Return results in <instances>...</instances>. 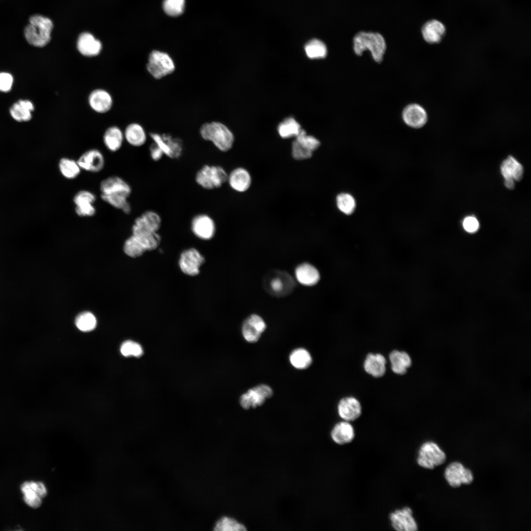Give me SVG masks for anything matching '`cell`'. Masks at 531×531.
Masks as SVG:
<instances>
[{
    "label": "cell",
    "instance_id": "obj_16",
    "mask_svg": "<svg viewBox=\"0 0 531 531\" xmlns=\"http://www.w3.org/2000/svg\"><path fill=\"white\" fill-rule=\"evenodd\" d=\"M405 123L413 128L418 129L424 126L428 121V114L424 107L417 103L406 106L402 113Z\"/></svg>",
    "mask_w": 531,
    "mask_h": 531
},
{
    "label": "cell",
    "instance_id": "obj_18",
    "mask_svg": "<svg viewBox=\"0 0 531 531\" xmlns=\"http://www.w3.org/2000/svg\"><path fill=\"white\" fill-rule=\"evenodd\" d=\"M501 171L504 178V185L506 188L513 189L515 187L514 180L520 181L523 175V167L516 159L509 156L503 161L501 166Z\"/></svg>",
    "mask_w": 531,
    "mask_h": 531
},
{
    "label": "cell",
    "instance_id": "obj_17",
    "mask_svg": "<svg viewBox=\"0 0 531 531\" xmlns=\"http://www.w3.org/2000/svg\"><path fill=\"white\" fill-rule=\"evenodd\" d=\"M204 260V257L197 249L190 248L181 254L179 266L184 274L195 276L199 274V268Z\"/></svg>",
    "mask_w": 531,
    "mask_h": 531
},
{
    "label": "cell",
    "instance_id": "obj_10",
    "mask_svg": "<svg viewBox=\"0 0 531 531\" xmlns=\"http://www.w3.org/2000/svg\"><path fill=\"white\" fill-rule=\"evenodd\" d=\"M150 136L153 144L162 154L172 159L179 158L183 151V143L179 138L173 137L170 134L151 133Z\"/></svg>",
    "mask_w": 531,
    "mask_h": 531
},
{
    "label": "cell",
    "instance_id": "obj_6",
    "mask_svg": "<svg viewBox=\"0 0 531 531\" xmlns=\"http://www.w3.org/2000/svg\"><path fill=\"white\" fill-rule=\"evenodd\" d=\"M228 176V173L221 166L205 165L197 172L195 181L204 189L213 190L227 182Z\"/></svg>",
    "mask_w": 531,
    "mask_h": 531
},
{
    "label": "cell",
    "instance_id": "obj_22",
    "mask_svg": "<svg viewBox=\"0 0 531 531\" xmlns=\"http://www.w3.org/2000/svg\"><path fill=\"white\" fill-rule=\"evenodd\" d=\"M76 47L79 53L86 57L91 58L100 54L102 49L101 42L89 32L79 34Z\"/></svg>",
    "mask_w": 531,
    "mask_h": 531
},
{
    "label": "cell",
    "instance_id": "obj_30",
    "mask_svg": "<svg viewBox=\"0 0 531 531\" xmlns=\"http://www.w3.org/2000/svg\"><path fill=\"white\" fill-rule=\"evenodd\" d=\"M295 274L298 282L306 286L315 285L320 279V274L317 269L307 263L298 265L295 268Z\"/></svg>",
    "mask_w": 531,
    "mask_h": 531
},
{
    "label": "cell",
    "instance_id": "obj_15",
    "mask_svg": "<svg viewBox=\"0 0 531 531\" xmlns=\"http://www.w3.org/2000/svg\"><path fill=\"white\" fill-rule=\"evenodd\" d=\"M191 228L193 234L203 240L212 238L216 231L213 219L206 214H199L195 216L192 219Z\"/></svg>",
    "mask_w": 531,
    "mask_h": 531
},
{
    "label": "cell",
    "instance_id": "obj_24",
    "mask_svg": "<svg viewBox=\"0 0 531 531\" xmlns=\"http://www.w3.org/2000/svg\"><path fill=\"white\" fill-rule=\"evenodd\" d=\"M88 103L93 111L97 113L104 114L111 110L113 100L108 91L102 88H97L89 93Z\"/></svg>",
    "mask_w": 531,
    "mask_h": 531
},
{
    "label": "cell",
    "instance_id": "obj_34",
    "mask_svg": "<svg viewBox=\"0 0 531 531\" xmlns=\"http://www.w3.org/2000/svg\"><path fill=\"white\" fill-rule=\"evenodd\" d=\"M33 110L34 105L30 101L20 100L13 104L9 112L13 119L22 122L30 120L32 117L31 112Z\"/></svg>",
    "mask_w": 531,
    "mask_h": 531
},
{
    "label": "cell",
    "instance_id": "obj_36",
    "mask_svg": "<svg viewBox=\"0 0 531 531\" xmlns=\"http://www.w3.org/2000/svg\"><path fill=\"white\" fill-rule=\"evenodd\" d=\"M59 168L62 176L68 179L76 178L82 170L77 160L68 157H63L60 159Z\"/></svg>",
    "mask_w": 531,
    "mask_h": 531
},
{
    "label": "cell",
    "instance_id": "obj_2",
    "mask_svg": "<svg viewBox=\"0 0 531 531\" xmlns=\"http://www.w3.org/2000/svg\"><path fill=\"white\" fill-rule=\"evenodd\" d=\"M354 50L357 56L369 50L373 59L381 62L386 51V43L384 37L379 33L361 31L357 33L353 39Z\"/></svg>",
    "mask_w": 531,
    "mask_h": 531
},
{
    "label": "cell",
    "instance_id": "obj_1",
    "mask_svg": "<svg viewBox=\"0 0 531 531\" xmlns=\"http://www.w3.org/2000/svg\"><path fill=\"white\" fill-rule=\"evenodd\" d=\"M53 23L49 18L36 14L31 16L29 24L24 30L25 37L31 45L43 47L47 45L51 39Z\"/></svg>",
    "mask_w": 531,
    "mask_h": 531
},
{
    "label": "cell",
    "instance_id": "obj_42",
    "mask_svg": "<svg viewBox=\"0 0 531 531\" xmlns=\"http://www.w3.org/2000/svg\"><path fill=\"white\" fill-rule=\"evenodd\" d=\"M96 323L95 316L89 312H85L80 314L75 320L77 327L83 332H88L93 330L96 327Z\"/></svg>",
    "mask_w": 531,
    "mask_h": 531
},
{
    "label": "cell",
    "instance_id": "obj_49",
    "mask_svg": "<svg viewBox=\"0 0 531 531\" xmlns=\"http://www.w3.org/2000/svg\"><path fill=\"white\" fill-rule=\"evenodd\" d=\"M149 152L151 158L154 161H159L163 156L161 151L153 143L149 147Z\"/></svg>",
    "mask_w": 531,
    "mask_h": 531
},
{
    "label": "cell",
    "instance_id": "obj_33",
    "mask_svg": "<svg viewBox=\"0 0 531 531\" xmlns=\"http://www.w3.org/2000/svg\"><path fill=\"white\" fill-rule=\"evenodd\" d=\"M389 359L392 371L398 375L405 374L412 364L409 354L404 351H392L389 355Z\"/></svg>",
    "mask_w": 531,
    "mask_h": 531
},
{
    "label": "cell",
    "instance_id": "obj_39",
    "mask_svg": "<svg viewBox=\"0 0 531 531\" xmlns=\"http://www.w3.org/2000/svg\"><path fill=\"white\" fill-rule=\"evenodd\" d=\"M306 55L310 59H323L327 55V48L325 44L319 39H313L305 46Z\"/></svg>",
    "mask_w": 531,
    "mask_h": 531
},
{
    "label": "cell",
    "instance_id": "obj_35",
    "mask_svg": "<svg viewBox=\"0 0 531 531\" xmlns=\"http://www.w3.org/2000/svg\"><path fill=\"white\" fill-rule=\"evenodd\" d=\"M289 360L293 367L300 370L307 368L312 362V358L309 352L301 348L295 349L291 352Z\"/></svg>",
    "mask_w": 531,
    "mask_h": 531
},
{
    "label": "cell",
    "instance_id": "obj_19",
    "mask_svg": "<svg viewBox=\"0 0 531 531\" xmlns=\"http://www.w3.org/2000/svg\"><path fill=\"white\" fill-rule=\"evenodd\" d=\"M96 199L95 194L88 190H82L76 193L73 201L77 215L81 217L93 216L96 213V208L93 205Z\"/></svg>",
    "mask_w": 531,
    "mask_h": 531
},
{
    "label": "cell",
    "instance_id": "obj_44",
    "mask_svg": "<svg viewBox=\"0 0 531 531\" xmlns=\"http://www.w3.org/2000/svg\"><path fill=\"white\" fill-rule=\"evenodd\" d=\"M185 7V0H164L162 2L164 12L171 17L181 15L184 12Z\"/></svg>",
    "mask_w": 531,
    "mask_h": 531
},
{
    "label": "cell",
    "instance_id": "obj_5",
    "mask_svg": "<svg viewBox=\"0 0 531 531\" xmlns=\"http://www.w3.org/2000/svg\"><path fill=\"white\" fill-rule=\"evenodd\" d=\"M160 242L161 237L157 233L145 235L132 234L126 240L123 249L128 256L136 258L146 251L156 249Z\"/></svg>",
    "mask_w": 531,
    "mask_h": 531
},
{
    "label": "cell",
    "instance_id": "obj_29",
    "mask_svg": "<svg viewBox=\"0 0 531 531\" xmlns=\"http://www.w3.org/2000/svg\"><path fill=\"white\" fill-rule=\"evenodd\" d=\"M385 358L380 354H369L363 363L365 372L375 378L383 376L386 371Z\"/></svg>",
    "mask_w": 531,
    "mask_h": 531
},
{
    "label": "cell",
    "instance_id": "obj_3",
    "mask_svg": "<svg viewBox=\"0 0 531 531\" xmlns=\"http://www.w3.org/2000/svg\"><path fill=\"white\" fill-rule=\"evenodd\" d=\"M200 133L204 140L212 142L221 151L227 152L233 147L234 134L227 126L220 122L204 123L200 127Z\"/></svg>",
    "mask_w": 531,
    "mask_h": 531
},
{
    "label": "cell",
    "instance_id": "obj_7",
    "mask_svg": "<svg viewBox=\"0 0 531 531\" xmlns=\"http://www.w3.org/2000/svg\"><path fill=\"white\" fill-rule=\"evenodd\" d=\"M174 62L166 52L153 50L149 54L146 69L155 79H160L172 74L175 70Z\"/></svg>",
    "mask_w": 531,
    "mask_h": 531
},
{
    "label": "cell",
    "instance_id": "obj_21",
    "mask_svg": "<svg viewBox=\"0 0 531 531\" xmlns=\"http://www.w3.org/2000/svg\"><path fill=\"white\" fill-rule=\"evenodd\" d=\"M266 328V324L262 317L252 314L244 321L242 333L245 340L250 343L258 341Z\"/></svg>",
    "mask_w": 531,
    "mask_h": 531
},
{
    "label": "cell",
    "instance_id": "obj_45",
    "mask_svg": "<svg viewBox=\"0 0 531 531\" xmlns=\"http://www.w3.org/2000/svg\"><path fill=\"white\" fill-rule=\"evenodd\" d=\"M120 352L125 357H140L143 354L142 346L138 343L131 340L124 341L120 347Z\"/></svg>",
    "mask_w": 531,
    "mask_h": 531
},
{
    "label": "cell",
    "instance_id": "obj_20",
    "mask_svg": "<svg viewBox=\"0 0 531 531\" xmlns=\"http://www.w3.org/2000/svg\"><path fill=\"white\" fill-rule=\"evenodd\" d=\"M81 170L96 173L101 171L105 166V158L98 149H90L82 153L77 160Z\"/></svg>",
    "mask_w": 531,
    "mask_h": 531
},
{
    "label": "cell",
    "instance_id": "obj_4",
    "mask_svg": "<svg viewBox=\"0 0 531 531\" xmlns=\"http://www.w3.org/2000/svg\"><path fill=\"white\" fill-rule=\"evenodd\" d=\"M263 283L265 290L271 295L277 297L289 295L295 285L294 279L288 272L279 270L267 273Z\"/></svg>",
    "mask_w": 531,
    "mask_h": 531
},
{
    "label": "cell",
    "instance_id": "obj_27",
    "mask_svg": "<svg viewBox=\"0 0 531 531\" xmlns=\"http://www.w3.org/2000/svg\"><path fill=\"white\" fill-rule=\"evenodd\" d=\"M445 32L446 28L444 24L436 19L427 21L421 29L424 40L432 44L440 43L443 38Z\"/></svg>",
    "mask_w": 531,
    "mask_h": 531
},
{
    "label": "cell",
    "instance_id": "obj_14",
    "mask_svg": "<svg viewBox=\"0 0 531 531\" xmlns=\"http://www.w3.org/2000/svg\"><path fill=\"white\" fill-rule=\"evenodd\" d=\"M444 477L450 486L454 488L459 487L462 484H470L473 479L471 470L457 462L450 463L446 467Z\"/></svg>",
    "mask_w": 531,
    "mask_h": 531
},
{
    "label": "cell",
    "instance_id": "obj_23",
    "mask_svg": "<svg viewBox=\"0 0 531 531\" xmlns=\"http://www.w3.org/2000/svg\"><path fill=\"white\" fill-rule=\"evenodd\" d=\"M101 194L124 195L129 197L131 193L130 185L123 178L118 176L108 177L100 184Z\"/></svg>",
    "mask_w": 531,
    "mask_h": 531
},
{
    "label": "cell",
    "instance_id": "obj_13",
    "mask_svg": "<svg viewBox=\"0 0 531 531\" xmlns=\"http://www.w3.org/2000/svg\"><path fill=\"white\" fill-rule=\"evenodd\" d=\"M392 528L397 531H416L417 523L413 517V510L408 506L397 509L389 516Z\"/></svg>",
    "mask_w": 531,
    "mask_h": 531
},
{
    "label": "cell",
    "instance_id": "obj_32",
    "mask_svg": "<svg viewBox=\"0 0 531 531\" xmlns=\"http://www.w3.org/2000/svg\"><path fill=\"white\" fill-rule=\"evenodd\" d=\"M124 140L123 132L116 126L108 128L103 136L105 146L111 152L118 150L122 147Z\"/></svg>",
    "mask_w": 531,
    "mask_h": 531
},
{
    "label": "cell",
    "instance_id": "obj_12",
    "mask_svg": "<svg viewBox=\"0 0 531 531\" xmlns=\"http://www.w3.org/2000/svg\"><path fill=\"white\" fill-rule=\"evenodd\" d=\"M273 394L271 388L262 384L249 389L240 398V404L244 409L255 408L262 405Z\"/></svg>",
    "mask_w": 531,
    "mask_h": 531
},
{
    "label": "cell",
    "instance_id": "obj_40",
    "mask_svg": "<svg viewBox=\"0 0 531 531\" xmlns=\"http://www.w3.org/2000/svg\"><path fill=\"white\" fill-rule=\"evenodd\" d=\"M100 197L103 201L114 207L121 210L125 213L129 214L131 212V207L128 201V197L121 195L103 194H101Z\"/></svg>",
    "mask_w": 531,
    "mask_h": 531
},
{
    "label": "cell",
    "instance_id": "obj_31",
    "mask_svg": "<svg viewBox=\"0 0 531 531\" xmlns=\"http://www.w3.org/2000/svg\"><path fill=\"white\" fill-rule=\"evenodd\" d=\"M124 140L131 146L139 147L144 145L147 141V135L143 126L137 123H131L125 128Z\"/></svg>",
    "mask_w": 531,
    "mask_h": 531
},
{
    "label": "cell",
    "instance_id": "obj_8",
    "mask_svg": "<svg viewBox=\"0 0 531 531\" xmlns=\"http://www.w3.org/2000/svg\"><path fill=\"white\" fill-rule=\"evenodd\" d=\"M446 458L445 453L436 443L426 442L418 450L416 462L420 467L432 470L442 464Z\"/></svg>",
    "mask_w": 531,
    "mask_h": 531
},
{
    "label": "cell",
    "instance_id": "obj_48",
    "mask_svg": "<svg viewBox=\"0 0 531 531\" xmlns=\"http://www.w3.org/2000/svg\"><path fill=\"white\" fill-rule=\"evenodd\" d=\"M31 488L41 498L46 496L47 491L45 485L41 482L30 481Z\"/></svg>",
    "mask_w": 531,
    "mask_h": 531
},
{
    "label": "cell",
    "instance_id": "obj_38",
    "mask_svg": "<svg viewBox=\"0 0 531 531\" xmlns=\"http://www.w3.org/2000/svg\"><path fill=\"white\" fill-rule=\"evenodd\" d=\"M216 531H245L246 527L235 518L224 516L217 521L214 527Z\"/></svg>",
    "mask_w": 531,
    "mask_h": 531
},
{
    "label": "cell",
    "instance_id": "obj_47",
    "mask_svg": "<svg viewBox=\"0 0 531 531\" xmlns=\"http://www.w3.org/2000/svg\"><path fill=\"white\" fill-rule=\"evenodd\" d=\"M463 226L467 232L472 233L477 231L479 227V224L475 217L470 216L466 217L464 219Z\"/></svg>",
    "mask_w": 531,
    "mask_h": 531
},
{
    "label": "cell",
    "instance_id": "obj_46",
    "mask_svg": "<svg viewBox=\"0 0 531 531\" xmlns=\"http://www.w3.org/2000/svg\"><path fill=\"white\" fill-rule=\"evenodd\" d=\"M13 83L12 75L7 72L0 73V91L8 92L12 88Z\"/></svg>",
    "mask_w": 531,
    "mask_h": 531
},
{
    "label": "cell",
    "instance_id": "obj_43",
    "mask_svg": "<svg viewBox=\"0 0 531 531\" xmlns=\"http://www.w3.org/2000/svg\"><path fill=\"white\" fill-rule=\"evenodd\" d=\"M21 489L24 494V501L30 507L33 508L39 507L42 504V498L39 497L31 487L30 482L23 483Z\"/></svg>",
    "mask_w": 531,
    "mask_h": 531
},
{
    "label": "cell",
    "instance_id": "obj_41",
    "mask_svg": "<svg viewBox=\"0 0 531 531\" xmlns=\"http://www.w3.org/2000/svg\"><path fill=\"white\" fill-rule=\"evenodd\" d=\"M336 205L338 208L346 215L352 214L355 208L356 203L354 198L351 194L342 193L336 197Z\"/></svg>",
    "mask_w": 531,
    "mask_h": 531
},
{
    "label": "cell",
    "instance_id": "obj_37",
    "mask_svg": "<svg viewBox=\"0 0 531 531\" xmlns=\"http://www.w3.org/2000/svg\"><path fill=\"white\" fill-rule=\"evenodd\" d=\"M278 132L283 138L297 136L302 130L300 125L293 118H287L278 126Z\"/></svg>",
    "mask_w": 531,
    "mask_h": 531
},
{
    "label": "cell",
    "instance_id": "obj_25",
    "mask_svg": "<svg viewBox=\"0 0 531 531\" xmlns=\"http://www.w3.org/2000/svg\"><path fill=\"white\" fill-rule=\"evenodd\" d=\"M362 412L359 401L354 397L342 398L338 405V413L343 420L351 422L357 419Z\"/></svg>",
    "mask_w": 531,
    "mask_h": 531
},
{
    "label": "cell",
    "instance_id": "obj_11",
    "mask_svg": "<svg viewBox=\"0 0 531 531\" xmlns=\"http://www.w3.org/2000/svg\"><path fill=\"white\" fill-rule=\"evenodd\" d=\"M160 216L153 210H148L136 218L132 230L134 235L151 234L157 233L161 225Z\"/></svg>",
    "mask_w": 531,
    "mask_h": 531
},
{
    "label": "cell",
    "instance_id": "obj_28",
    "mask_svg": "<svg viewBox=\"0 0 531 531\" xmlns=\"http://www.w3.org/2000/svg\"><path fill=\"white\" fill-rule=\"evenodd\" d=\"M251 177L244 168L238 167L228 174L227 182L234 190L237 192L247 191L251 184Z\"/></svg>",
    "mask_w": 531,
    "mask_h": 531
},
{
    "label": "cell",
    "instance_id": "obj_9",
    "mask_svg": "<svg viewBox=\"0 0 531 531\" xmlns=\"http://www.w3.org/2000/svg\"><path fill=\"white\" fill-rule=\"evenodd\" d=\"M320 146V142L317 139L308 135L302 129L292 143V156L298 160L307 159L312 157L313 152Z\"/></svg>",
    "mask_w": 531,
    "mask_h": 531
},
{
    "label": "cell",
    "instance_id": "obj_26",
    "mask_svg": "<svg viewBox=\"0 0 531 531\" xmlns=\"http://www.w3.org/2000/svg\"><path fill=\"white\" fill-rule=\"evenodd\" d=\"M332 441L343 445L352 442L355 438V430L350 422L343 420L336 423L330 432Z\"/></svg>",
    "mask_w": 531,
    "mask_h": 531
}]
</instances>
